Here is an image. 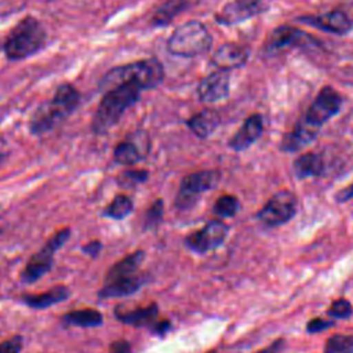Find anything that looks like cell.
I'll use <instances>...</instances> for the list:
<instances>
[{"label":"cell","mask_w":353,"mask_h":353,"mask_svg":"<svg viewBox=\"0 0 353 353\" xmlns=\"http://www.w3.org/2000/svg\"><path fill=\"white\" fill-rule=\"evenodd\" d=\"M141 91L134 83H123L103 91L91 120V131L97 135L106 134L120 121L125 110L139 101Z\"/></svg>","instance_id":"obj_1"},{"label":"cell","mask_w":353,"mask_h":353,"mask_svg":"<svg viewBox=\"0 0 353 353\" xmlns=\"http://www.w3.org/2000/svg\"><path fill=\"white\" fill-rule=\"evenodd\" d=\"M165 77L163 63L157 58H146L112 68L99 81V90L106 91L123 83H134L142 91L159 87Z\"/></svg>","instance_id":"obj_2"},{"label":"cell","mask_w":353,"mask_h":353,"mask_svg":"<svg viewBox=\"0 0 353 353\" xmlns=\"http://www.w3.org/2000/svg\"><path fill=\"white\" fill-rule=\"evenodd\" d=\"M47 41V32L41 22L28 15L22 18L8 33L3 50L10 61H21L39 52Z\"/></svg>","instance_id":"obj_3"},{"label":"cell","mask_w":353,"mask_h":353,"mask_svg":"<svg viewBox=\"0 0 353 353\" xmlns=\"http://www.w3.org/2000/svg\"><path fill=\"white\" fill-rule=\"evenodd\" d=\"M212 44V36L200 21L179 25L167 40V51L175 57L193 58L205 54Z\"/></svg>","instance_id":"obj_4"},{"label":"cell","mask_w":353,"mask_h":353,"mask_svg":"<svg viewBox=\"0 0 353 353\" xmlns=\"http://www.w3.org/2000/svg\"><path fill=\"white\" fill-rule=\"evenodd\" d=\"M72 234L70 228H62L55 232L41 247L37 252H34L29 261L26 262L25 268L22 269L19 279L25 284H32L41 277H44L54 265V256L59 248L65 245Z\"/></svg>","instance_id":"obj_5"},{"label":"cell","mask_w":353,"mask_h":353,"mask_svg":"<svg viewBox=\"0 0 353 353\" xmlns=\"http://www.w3.org/2000/svg\"><path fill=\"white\" fill-rule=\"evenodd\" d=\"M221 172L218 170H201L185 175L179 183L175 196V207L179 211L190 210L200 199V196L218 186Z\"/></svg>","instance_id":"obj_6"},{"label":"cell","mask_w":353,"mask_h":353,"mask_svg":"<svg viewBox=\"0 0 353 353\" xmlns=\"http://www.w3.org/2000/svg\"><path fill=\"white\" fill-rule=\"evenodd\" d=\"M298 211L296 196L287 189L276 192L256 212V219L268 228L288 223Z\"/></svg>","instance_id":"obj_7"},{"label":"cell","mask_w":353,"mask_h":353,"mask_svg":"<svg viewBox=\"0 0 353 353\" xmlns=\"http://www.w3.org/2000/svg\"><path fill=\"white\" fill-rule=\"evenodd\" d=\"M229 234V226L221 219L208 221L201 229L185 237V245L194 254H207L221 247Z\"/></svg>","instance_id":"obj_8"},{"label":"cell","mask_w":353,"mask_h":353,"mask_svg":"<svg viewBox=\"0 0 353 353\" xmlns=\"http://www.w3.org/2000/svg\"><path fill=\"white\" fill-rule=\"evenodd\" d=\"M70 114L72 113L52 97V99H48L36 108L29 121V130L33 135H44L55 130Z\"/></svg>","instance_id":"obj_9"},{"label":"cell","mask_w":353,"mask_h":353,"mask_svg":"<svg viewBox=\"0 0 353 353\" xmlns=\"http://www.w3.org/2000/svg\"><path fill=\"white\" fill-rule=\"evenodd\" d=\"M342 106V97L332 88V87H324L312 105L307 108L303 119L317 127L321 128L330 119H332Z\"/></svg>","instance_id":"obj_10"},{"label":"cell","mask_w":353,"mask_h":353,"mask_svg":"<svg viewBox=\"0 0 353 353\" xmlns=\"http://www.w3.org/2000/svg\"><path fill=\"white\" fill-rule=\"evenodd\" d=\"M150 150L149 135L143 130L131 132L124 141L119 142L113 149L114 161L120 165H134L142 161Z\"/></svg>","instance_id":"obj_11"},{"label":"cell","mask_w":353,"mask_h":353,"mask_svg":"<svg viewBox=\"0 0 353 353\" xmlns=\"http://www.w3.org/2000/svg\"><path fill=\"white\" fill-rule=\"evenodd\" d=\"M319 44L310 34L290 25H281L270 32L265 41V50L270 54L285 51L294 47Z\"/></svg>","instance_id":"obj_12"},{"label":"cell","mask_w":353,"mask_h":353,"mask_svg":"<svg viewBox=\"0 0 353 353\" xmlns=\"http://www.w3.org/2000/svg\"><path fill=\"white\" fill-rule=\"evenodd\" d=\"M265 11V0H232L215 15L221 25H233Z\"/></svg>","instance_id":"obj_13"},{"label":"cell","mask_w":353,"mask_h":353,"mask_svg":"<svg viewBox=\"0 0 353 353\" xmlns=\"http://www.w3.org/2000/svg\"><path fill=\"white\" fill-rule=\"evenodd\" d=\"M299 21L316 29L334 34H346L353 28V21L342 10H332L316 15H303L299 17Z\"/></svg>","instance_id":"obj_14"},{"label":"cell","mask_w":353,"mask_h":353,"mask_svg":"<svg viewBox=\"0 0 353 353\" xmlns=\"http://www.w3.org/2000/svg\"><path fill=\"white\" fill-rule=\"evenodd\" d=\"M229 70L218 69L201 79V81L197 85V95L201 102L214 103L225 99L229 95Z\"/></svg>","instance_id":"obj_15"},{"label":"cell","mask_w":353,"mask_h":353,"mask_svg":"<svg viewBox=\"0 0 353 353\" xmlns=\"http://www.w3.org/2000/svg\"><path fill=\"white\" fill-rule=\"evenodd\" d=\"M262 132H263V117L259 113H254L244 120L241 127L229 139L228 145L234 152L247 150L251 145H254L261 138Z\"/></svg>","instance_id":"obj_16"},{"label":"cell","mask_w":353,"mask_h":353,"mask_svg":"<svg viewBox=\"0 0 353 353\" xmlns=\"http://www.w3.org/2000/svg\"><path fill=\"white\" fill-rule=\"evenodd\" d=\"M250 58V48L237 43H225L219 46L211 57V63L218 69L232 70L243 68Z\"/></svg>","instance_id":"obj_17"},{"label":"cell","mask_w":353,"mask_h":353,"mask_svg":"<svg viewBox=\"0 0 353 353\" xmlns=\"http://www.w3.org/2000/svg\"><path fill=\"white\" fill-rule=\"evenodd\" d=\"M319 131L320 128L309 124L302 117L290 132L284 134V137L280 141L279 149L285 153H295L310 145L317 138Z\"/></svg>","instance_id":"obj_18"},{"label":"cell","mask_w":353,"mask_h":353,"mask_svg":"<svg viewBox=\"0 0 353 353\" xmlns=\"http://www.w3.org/2000/svg\"><path fill=\"white\" fill-rule=\"evenodd\" d=\"M149 283L148 274H132L127 277H121L113 281H106L103 287L98 291V296L101 299L110 298H121L127 295H132L138 292L145 284Z\"/></svg>","instance_id":"obj_19"},{"label":"cell","mask_w":353,"mask_h":353,"mask_svg":"<svg viewBox=\"0 0 353 353\" xmlns=\"http://www.w3.org/2000/svg\"><path fill=\"white\" fill-rule=\"evenodd\" d=\"M159 316V305L156 302H152L142 307H134V309H125L121 310L120 307L114 309V317L127 325L131 327H150Z\"/></svg>","instance_id":"obj_20"},{"label":"cell","mask_w":353,"mask_h":353,"mask_svg":"<svg viewBox=\"0 0 353 353\" xmlns=\"http://www.w3.org/2000/svg\"><path fill=\"white\" fill-rule=\"evenodd\" d=\"M70 294L72 292L66 285H55L41 294H23L19 301L32 309H47L69 299Z\"/></svg>","instance_id":"obj_21"},{"label":"cell","mask_w":353,"mask_h":353,"mask_svg":"<svg viewBox=\"0 0 353 353\" xmlns=\"http://www.w3.org/2000/svg\"><path fill=\"white\" fill-rule=\"evenodd\" d=\"M292 171L295 178L299 181L320 178L325 174V163L319 153L306 152L294 160Z\"/></svg>","instance_id":"obj_22"},{"label":"cell","mask_w":353,"mask_h":353,"mask_svg":"<svg viewBox=\"0 0 353 353\" xmlns=\"http://www.w3.org/2000/svg\"><path fill=\"white\" fill-rule=\"evenodd\" d=\"M221 124V116L215 109H203L186 120L188 128L200 139H205L214 134Z\"/></svg>","instance_id":"obj_23"},{"label":"cell","mask_w":353,"mask_h":353,"mask_svg":"<svg viewBox=\"0 0 353 353\" xmlns=\"http://www.w3.org/2000/svg\"><path fill=\"white\" fill-rule=\"evenodd\" d=\"M145 256H146V252L143 250H135L131 254L125 255L123 259H120L119 262L113 263L109 268V270H108V273L105 276V283L135 274L137 270L143 263Z\"/></svg>","instance_id":"obj_24"},{"label":"cell","mask_w":353,"mask_h":353,"mask_svg":"<svg viewBox=\"0 0 353 353\" xmlns=\"http://www.w3.org/2000/svg\"><path fill=\"white\" fill-rule=\"evenodd\" d=\"M188 7V0H167L153 11L150 17V25L154 28H164L170 25L172 19H175Z\"/></svg>","instance_id":"obj_25"},{"label":"cell","mask_w":353,"mask_h":353,"mask_svg":"<svg viewBox=\"0 0 353 353\" xmlns=\"http://www.w3.org/2000/svg\"><path fill=\"white\" fill-rule=\"evenodd\" d=\"M62 323L70 327L94 328L102 325L103 316L97 309H77L65 313L62 317Z\"/></svg>","instance_id":"obj_26"},{"label":"cell","mask_w":353,"mask_h":353,"mask_svg":"<svg viewBox=\"0 0 353 353\" xmlns=\"http://www.w3.org/2000/svg\"><path fill=\"white\" fill-rule=\"evenodd\" d=\"M134 210V203L132 199L127 194H117L112 199V201L106 205V208L103 210L102 215L105 218H110V219H124L127 218Z\"/></svg>","instance_id":"obj_27"},{"label":"cell","mask_w":353,"mask_h":353,"mask_svg":"<svg viewBox=\"0 0 353 353\" xmlns=\"http://www.w3.org/2000/svg\"><path fill=\"white\" fill-rule=\"evenodd\" d=\"M240 200L233 194H222L214 203L212 211L214 214L223 219V218H233L240 211Z\"/></svg>","instance_id":"obj_28"},{"label":"cell","mask_w":353,"mask_h":353,"mask_svg":"<svg viewBox=\"0 0 353 353\" xmlns=\"http://www.w3.org/2000/svg\"><path fill=\"white\" fill-rule=\"evenodd\" d=\"M323 353H353V335L334 334L325 343Z\"/></svg>","instance_id":"obj_29"},{"label":"cell","mask_w":353,"mask_h":353,"mask_svg":"<svg viewBox=\"0 0 353 353\" xmlns=\"http://www.w3.org/2000/svg\"><path fill=\"white\" fill-rule=\"evenodd\" d=\"M149 178V172L146 170H135V168H127L124 171H121L117 176V183L121 188L125 189H132L138 185H142L148 181Z\"/></svg>","instance_id":"obj_30"},{"label":"cell","mask_w":353,"mask_h":353,"mask_svg":"<svg viewBox=\"0 0 353 353\" xmlns=\"http://www.w3.org/2000/svg\"><path fill=\"white\" fill-rule=\"evenodd\" d=\"M163 215H164V201L163 199H156L145 212L143 229L152 230L157 228L163 221Z\"/></svg>","instance_id":"obj_31"},{"label":"cell","mask_w":353,"mask_h":353,"mask_svg":"<svg viewBox=\"0 0 353 353\" xmlns=\"http://www.w3.org/2000/svg\"><path fill=\"white\" fill-rule=\"evenodd\" d=\"M325 314L334 320H346L353 316V305L346 298H338L331 302Z\"/></svg>","instance_id":"obj_32"},{"label":"cell","mask_w":353,"mask_h":353,"mask_svg":"<svg viewBox=\"0 0 353 353\" xmlns=\"http://www.w3.org/2000/svg\"><path fill=\"white\" fill-rule=\"evenodd\" d=\"M335 325V321L334 319H323V317H314L312 320H309L306 323V327H305V331L307 334H319V332H323L331 327Z\"/></svg>","instance_id":"obj_33"},{"label":"cell","mask_w":353,"mask_h":353,"mask_svg":"<svg viewBox=\"0 0 353 353\" xmlns=\"http://www.w3.org/2000/svg\"><path fill=\"white\" fill-rule=\"evenodd\" d=\"M23 347L22 335H14L10 339L0 342V353H21Z\"/></svg>","instance_id":"obj_34"},{"label":"cell","mask_w":353,"mask_h":353,"mask_svg":"<svg viewBox=\"0 0 353 353\" xmlns=\"http://www.w3.org/2000/svg\"><path fill=\"white\" fill-rule=\"evenodd\" d=\"M81 251L85 254V255H88L90 258H97L98 255H99V252L102 251V243L99 241V240H91V241H88L87 244H84L83 247H81Z\"/></svg>","instance_id":"obj_35"},{"label":"cell","mask_w":353,"mask_h":353,"mask_svg":"<svg viewBox=\"0 0 353 353\" xmlns=\"http://www.w3.org/2000/svg\"><path fill=\"white\" fill-rule=\"evenodd\" d=\"M149 328L152 334L157 336H164L172 328V324L168 320H160V321H154Z\"/></svg>","instance_id":"obj_36"},{"label":"cell","mask_w":353,"mask_h":353,"mask_svg":"<svg viewBox=\"0 0 353 353\" xmlns=\"http://www.w3.org/2000/svg\"><path fill=\"white\" fill-rule=\"evenodd\" d=\"M109 353H132V347L128 341L117 339L110 343Z\"/></svg>","instance_id":"obj_37"},{"label":"cell","mask_w":353,"mask_h":353,"mask_svg":"<svg viewBox=\"0 0 353 353\" xmlns=\"http://www.w3.org/2000/svg\"><path fill=\"white\" fill-rule=\"evenodd\" d=\"M353 199V182L342 189H339L335 196H334V200L338 203V204H342V203H346L349 200Z\"/></svg>","instance_id":"obj_38"},{"label":"cell","mask_w":353,"mask_h":353,"mask_svg":"<svg viewBox=\"0 0 353 353\" xmlns=\"http://www.w3.org/2000/svg\"><path fill=\"white\" fill-rule=\"evenodd\" d=\"M284 346H285V339L284 338H279V339L273 341L270 345L259 349L255 353H281Z\"/></svg>","instance_id":"obj_39"},{"label":"cell","mask_w":353,"mask_h":353,"mask_svg":"<svg viewBox=\"0 0 353 353\" xmlns=\"http://www.w3.org/2000/svg\"><path fill=\"white\" fill-rule=\"evenodd\" d=\"M207 353H218L216 350H210V352H207Z\"/></svg>","instance_id":"obj_40"},{"label":"cell","mask_w":353,"mask_h":353,"mask_svg":"<svg viewBox=\"0 0 353 353\" xmlns=\"http://www.w3.org/2000/svg\"><path fill=\"white\" fill-rule=\"evenodd\" d=\"M0 161H1V154H0Z\"/></svg>","instance_id":"obj_41"}]
</instances>
